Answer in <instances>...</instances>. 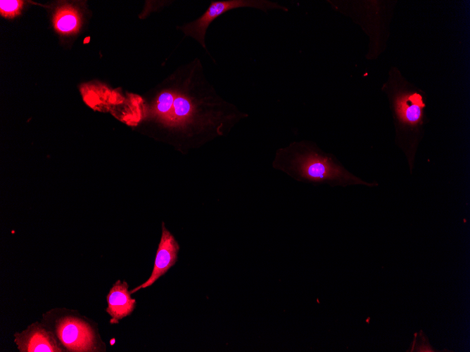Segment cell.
<instances>
[{
    "label": "cell",
    "mask_w": 470,
    "mask_h": 352,
    "mask_svg": "<svg viewBox=\"0 0 470 352\" xmlns=\"http://www.w3.org/2000/svg\"><path fill=\"white\" fill-rule=\"evenodd\" d=\"M272 166L299 182L346 186L367 184L305 141H295L277 150Z\"/></svg>",
    "instance_id": "1"
},
{
    "label": "cell",
    "mask_w": 470,
    "mask_h": 352,
    "mask_svg": "<svg viewBox=\"0 0 470 352\" xmlns=\"http://www.w3.org/2000/svg\"><path fill=\"white\" fill-rule=\"evenodd\" d=\"M43 320L66 351H105L96 327L77 313L53 309L46 313Z\"/></svg>",
    "instance_id": "2"
},
{
    "label": "cell",
    "mask_w": 470,
    "mask_h": 352,
    "mask_svg": "<svg viewBox=\"0 0 470 352\" xmlns=\"http://www.w3.org/2000/svg\"><path fill=\"white\" fill-rule=\"evenodd\" d=\"M251 7L265 12L268 10L278 9L287 11L288 8L276 2L265 0H228L212 1L206 11L197 20L189 24L179 27L186 35L197 39L203 47L205 48V36L210 24L223 13L238 8Z\"/></svg>",
    "instance_id": "3"
},
{
    "label": "cell",
    "mask_w": 470,
    "mask_h": 352,
    "mask_svg": "<svg viewBox=\"0 0 470 352\" xmlns=\"http://www.w3.org/2000/svg\"><path fill=\"white\" fill-rule=\"evenodd\" d=\"M14 337V341L20 352L66 351L44 323H32L21 332H15Z\"/></svg>",
    "instance_id": "4"
},
{
    "label": "cell",
    "mask_w": 470,
    "mask_h": 352,
    "mask_svg": "<svg viewBox=\"0 0 470 352\" xmlns=\"http://www.w3.org/2000/svg\"><path fill=\"white\" fill-rule=\"evenodd\" d=\"M179 246L174 237L162 223V235L155 258L153 268L148 279L139 286L132 289L133 294L141 289L151 286L160 277L163 275L177 261Z\"/></svg>",
    "instance_id": "5"
},
{
    "label": "cell",
    "mask_w": 470,
    "mask_h": 352,
    "mask_svg": "<svg viewBox=\"0 0 470 352\" xmlns=\"http://www.w3.org/2000/svg\"><path fill=\"white\" fill-rule=\"evenodd\" d=\"M130 295L129 285L125 280H117L110 288L106 296L108 307L106 311L110 316L111 325L118 324L135 309L136 300Z\"/></svg>",
    "instance_id": "6"
},
{
    "label": "cell",
    "mask_w": 470,
    "mask_h": 352,
    "mask_svg": "<svg viewBox=\"0 0 470 352\" xmlns=\"http://www.w3.org/2000/svg\"><path fill=\"white\" fill-rule=\"evenodd\" d=\"M424 107L422 98L418 93L402 94L395 100V111L399 119L412 126L420 122Z\"/></svg>",
    "instance_id": "7"
},
{
    "label": "cell",
    "mask_w": 470,
    "mask_h": 352,
    "mask_svg": "<svg viewBox=\"0 0 470 352\" xmlns=\"http://www.w3.org/2000/svg\"><path fill=\"white\" fill-rule=\"evenodd\" d=\"M53 25L55 30L62 34L76 32L80 26L78 12L68 6L60 8L54 14Z\"/></svg>",
    "instance_id": "8"
},
{
    "label": "cell",
    "mask_w": 470,
    "mask_h": 352,
    "mask_svg": "<svg viewBox=\"0 0 470 352\" xmlns=\"http://www.w3.org/2000/svg\"><path fill=\"white\" fill-rule=\"evenodd\" d=\"M174 96L172 92L165 91L161 93L154 105L153 111L155 115L163 119H168L173 107Z\"/></svg>",
    "instance_id": "9"
},
{
    "label": "cell",
    "mask_w": 470,
    "mask_h": 352,
    "mask_svg": "<svg viewBox=\"0 0 470 352\" xmlns=\"http://www.w3.org/2000/svg\"><path fill=\"white\" fill-rule=\"evenodd\" d=\"M192 105L186 97L178 96L175 97L171 115L168 119L182 121L191 113Z\"/></svg>",
    "instance_id": "10"
},
{
    "label": "cell",
    "mask_w": 470,
    "mask_h": 352,
    "mask_svg": "<svg viewBox=\"0 0 470 352\" xmlns=\"http://www.w3.org/2000/svg\"><path fill=\"white\" fill-rule=\"evenodd\" d=\"M23 5L22 1L1 0L0 1L1 15L6 18H13L19 13Z\"/></svg>",
    "instance_id": "11"
}]
</instances>
